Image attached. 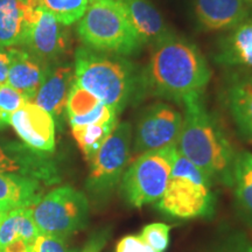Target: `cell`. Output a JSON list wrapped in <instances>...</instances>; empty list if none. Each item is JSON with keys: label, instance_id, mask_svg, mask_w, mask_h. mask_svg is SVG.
Returning a JSON list of instances; mask_svg holds the SVG:
<instances>
[{"label": "cell", "instance_id": "obj_11", "mask_svg": "<svg viewBox=\"0 0 252 252\" xmlns=\"http://www.w3.org/2000/svg\"><path fill=\"white\" fill-rule=\"evenodd\" d=\"M9 125L30 149L43 153L54 152V118L34 102H26L23 108L12 113Z\"/></svg>", "mask_w": 252, "mask_h": 252}, {"label": "cell", "instance_id": "obj_34", "mask_svg": "<svg viewBox=\"0 0 252 252\" xmlns=\"http://www.w3.org/2000/svg\"><path fill=\"white\" fill-rule=\"evenodd\" d=\"M28 8L37 9L42 7V0H21Z\"/></svg>", "mask_w": 252, "mask_h": 252}, {"label": "cell", "instance_id": "obj_26", "mask_svg": "<svg viewBox=\"0 0 252 252\" xmlns=\"http://www.w3.org/2000/svg\"><path fill=\"white\" fill-rule=\"evenodd\" d=\"M207 252H252V241L244 232L232 230L220 235Z\"/></svg>", "mask_w": 252, "mask_h": 252}, {"label": "cell", "instance_id": "obj_8", "mask_svg": "<svg viewBox=\"0 0 252 252\" xmlns=\"http://www.w3.org/2000/svg\"><path fill=\"white\" fill-rule=\"evenodd\" d=\"M132 137L130 123H119L91 160L86 188L94 202H108L119 187L131 157Z\"/></svg>", "mask_w": 252, "mask_h": 252}, {"label": "cell", "instance_id": "obj_38", "mask_svg": "<svg viewBox=\"0 0 252 252\" xmlns=\"http://www.w3.org/2000/svg\"><path fill=\"white\" fill-rule=\"evenodd\" d=\"M90 1H96V0H90Z\"/></svg>", "mask_w": 252, "mask_h": 252}, {"label": "cell", "instance_id": "obj_14", "mask_svg": "<svg viewBox=\"0 0 252 252\" xmlns=\"http://www.w3.org/2000/svg\"><path fill=\"white\" fill-rule=\"evenodd\" d=\"M195 14L207 31H225L247 20L244 0H195Z\"/></svg>", "mask_w": 252, "mask_h": 252}, {"label": "cell", "instance_id": "obj_18", "mask_svg": "<svg viewBox=\"0 0 252 252\" xmlns=\"http://www.w3.org/2000/svg\"><path fill=\"white\" fill-rule=\"evenodd\" d=\"M216 61L224 67L252 70V19L232 28L220 41Z\"/></svg>", "mask_w": 252, "mask_h": 252}, {"label": "cell", "instance_id": "obj_20", "mask_svg": "<svg viewBox=\"0 0 252 252\" xmlns=\"http://www.w3.org/2000/svg\"><path fill=\"white\" fill-rule=\"evenodd\" d=\"M141 42L157 43L169 34L165 21L149 0H121Z\"/></svg>", "mask_w": 252, "mask_h": 252}, {"label": "cell", "instance_id": "obj_28", "mask_svg": "<svg viewBox=\"0 0 252 252\" xmlns=\"http://www.w3.org/2000/svg\"><path fill=\"white\" fill-rule=\"evenodd\" d=\"M27 100L23 94L7 83L0 86V112L1 113L11 116L12 113L23 108Z\"/></svg>", "mask_w": 252, "mask_h": 252}, {"label": "cell", "instance_id": "obj_5", "mask_svg": "<svg viewBox=\"0 0 252 252\" xmlns=\"http://www.w3.org/2000/svg\"><path fill=\"white\" fill-rule=\"evenodd\" d=\"M212 186L207 176L178 151L168 184L158 200V209L180 220L212 216L215 208Z\"/></svg>", "mask_w": 252, "mask_h": 252}, {"label": "cell", "instance_id": "obj_21", "mask_svg": "<svg viewBox=\"0 0 252 252\" xmlns=\"http://www.w3.org/2000/svg\"><path fill=\"white\" fill-rule=\"evenodd\" d=\"M235 208L245 225L252 230V153H237L234 165Z\"/></svg>", "mask_w": 252, "mask_h": 252}, {"label": "cell", "instance_id": "obj_10", "mask_svg": "<svg viewBox=\"0 0 252 252\" xmlns=\"http://www.w3.org/2000/svg\"><path fill=\"white\" fill-rule=\"evenodd\" d=\"M49 153L37 152L24 143L0 141V174L35 179L45 186L60 181L59 172Z\"/></svg>", "mask_w": 252, "mask_h": 252}, {"label": "cell", "instance_id": "obj_1", "mask_svg": "<svg viewBox=\"0 0 252 252\" xmlns=\"http://www.w3.org/2000/svg\"><path fill=\"white\" fill-rule=\"evenodd\" d=\"M140 77L143 94L184 104L189 98L202 96L212 71L194 43L168 34L154 43Z\"/></svg>", "mask_w": 252, "mask_h": 252}, {"label": "cell", "instance_id": "obj_13", "mask_svg": "<svg viewBox=\"0 0 252 252\" xmlns=\"http://www.w3.org/2000/svg\"><path fill=\"white\" fill-rule=\"evenodd\" d=\"M7 49L11 56L7 84L18 90L27 102H33L49 67L27 50L15 47Z\"/></svg>", "mask_w": 252, "mask_h": 252}, {"label": "cell", "instance_id": "obj_29", "mask_svg": "<svg viewBox=\"0 0 252 252\" xmlns=\"http://www.w3.org/2000/svg\"><path fill=\"white\" fill-rule=\"evenodd\" d=\"M34 252H78L65 243V238L40 234L34 243Z\"/></svg>", "mask_w": 252, "mask_h": 252}, {"label": "cell", "instance_id": "obj_4", "mask_svg": "<svg viewBox=\"0 0 252 252\" xmlns=\"http://www.w3.org/2000/svg\"><path fill=\"white\" fill-rule=\"evenodd\" d=\"M77 33L89 49L116 55L134 54L144 45L121 0H96L80 19Z\"/></svg>", "mask_w": 252, "mask_h": 252}, {"label": "cell", "instance_id": "obj_19", "mask_svg": "<svg viewBox=\"0 0 252 252\" xmlns=\"http://www.w3.org/2000/svg\"><path fill=\"white\" fill-rule=\"evenodd\" d=\"M42 182L25 176L0 174V212L32 208L43 196Z\"/></svg>", "mask_w": 252, "mask_h": 252}, {"label": "cell", "instance_id": "obj_32", "mask_svg": "<svg viewBox=\"0 0 252 252\" xmlns=\"http://www.w3.org/2000/svg\"><path fill=\"white\" fill-rule=\"evenodd\" d=\"M9 64H11V56L8 49L0 47V86L7 83Z\"/></svg>", "mask_w": 252, "mask_h": 252}, {"label": "cell", "instance_id": "obj_24", "mask_svg": "<svg viewBox=\"0 0 252 252\" xmlns=\"http://www.w3.org/2000/svg\"><path fill=\"white\" fill-rule=\"evenodd\" d=\"M89 0H42V7L60 24L68 26L83 17Z\"/></svg>", "mask_w": 252, "mask_h": 252}, {"label": "cell", "instance_id": "obj_27", "mask_svg": "<svg viewBox=\"0 0 252 252\" xmlns=\"http://www.w3.org/2000/svg\"><path fill=\"white\" fill-rule=\"evenodd\" d=\"M169 232L171 226L165 223H151L141 230L139 235L145 243H147L151 248L158 252H165L169 244Z\"/></svg>", "mask_w": 252, "mask_h": 252}, {"label": "cell", "instance_id": "obj_17", "mask_svg": "<svg viewBox=\"0 0 252 252\" xmlns=\"http://www.w3.org/2000/svg\"><path fill=\"white\" fill-rule=\"evenodd\" d=\"M40 8H28L21 0H0V47L23 46L28 27Z\"/></svg>", "mask_w": 252, "mask_h": 252}, {"label": "cell", "instance_id": "obj_23", "mask_svg": "<svg viewBox=\"0 0 252 252\" xmlns=\"http://www.w3.org/2000/svg\"><path fill=\"white\" fill-rule=\"evenodd\" d=\"M117 124V122H109L99 123V124L71 126L72 135L88 161L93 160V158L96 156L100 146L115 130Z\"/></svg>", "mask_w": 252, "mask_h": 252}, {"label": "cell", "instance_id": "obj_30", "mask_svg": "<svg viewBox=\"0 0 252 252\" xmlns=\"http://www.w3.org/2000/svg\"><path fill=\"white\" fill-rule=\"evenodd\" d=\"M116 252H158L145 243L140 236L128 235L118 242Z\"/></svg>", "mask_w": 252, "mask_h": 252}, {"label": "cell", "instance_id": "obj_37", "mask_svg": "<svg viewBox=\"0 0 252 252\" xmlns=\"http://www.w3.org/2000/svg\"><path fill=\"white\" fill-rule=\"evenodd\" d=\"M244 1H245V4H249L252 6V0H244Z\"/></svg>", "mask_w": 252, "mask_h": 252}, {"label": "cell", "instance_id": "obj_25", "mask_svg": "<svg viewBox=\"0 0 252 252\" xmlns=\"http://www.w3.org/2000/svg\"><path fill=\"white\" fill-rule=\"evenodd\" d=\"M100 103L102 102L94 94L89 93L76 81H74L69 90L65 111L68 113L69 119L82 117L96 109Z\"/></svg>", "mask_w": 252, "mask_h": 252}, {"label": "cell", "instance_id": "obj_35", "mask_svg": "<svg viewBox=\"0 0 252 252\" xmlns=\"http://www.w3.org/2000/svg\"><path fill=\"white\" fill-rule=\"evenodd\" d=\"M9 119H11V116L4 115V113L0 112V128L5 127L6 125L9 124Z\"/></svg>", "mask_w": 252, "mask_h": 252}, {"label": "cell", "instance_id": "obj_22", "mask_svg": "<svg viewBox=\"0 0 252 252\" xmlns=\"http://www.w3.org/2000/svg\"><path fill=\"white\" fill-rule=\"evenodd\" d=\"M41 234L33 219L32 208H18L8 212L0 222V248L15 238H23L34 245Z\"/></svg>", "mask_w": 252, "mask_h": 252}, {"label": "cell", "instance_id": "obj_12", "mask_svg": "<svg viewBox=\"0 0 252 252\" xmlns=\"http://www.w3.org/2000/svg\"><path fill=\"white\" fill-rule=\"evenodd\" d=\"M23 46L28 48L31 54L48 64L67 49L68 36L65 26L41 7L28 27Z\"/></svg>", "mask_w": 252, "mask_h": 252}, {"label": "cell", "instance_id": "obj_3", "mask_svg": "<svg viewBox=\"0 0 252 252\" xmlns=\"http://www.w3.org/2000/svg\"><path fill=\"white\" fill-rule=\"evenodd\" d=\"M74 74L81 87L118 115L143 94L140 75L132 62L122 55L78 48Z\"/></svg>", "mask_w": 252, "mask_h": 252}, {"label": "cell", "instance_id": "obj_6", "mask_svg": "<svg viewBox=\"0 0 252 252\" xmlns=\"http://www.w3.org/2000/svg\"><path fill=\"white\" fill-rule=\"evenodd\" d=\"M176 156L178 147L174 144L135 158L126 168L119 184L126 202L135 208L157 202L168 184Z\"/></svg>", "mask_w": 252, "mask_h": 252}, {"label": "cell", "instance_id": "obj_7", "mask_svg": "<svg viewBox=\"0 0 252 252\" xmlns=\"http://www.w3.org/2000/svg\"><path fill=\"white\" fill-rule=\"evenodd\" d=\"M32 214L41 234L68 238L87 226L89 201L71 186H62L43 195Z\"/></svg>", "mask_w": 252, "mask_h": 252}, {"label": "cell", "instance_id": "obj_33", "mask_svg": "<svg viewBox=\"0 0 252 252\" xmlns=\"http://www.w3.org/2000/svg\"><path fill=\"white\" fill-rule=\"evenodd\" d=\"M106 236H108L106 232H102V234L96 235L82 252H100L106 242Z\"/></svg>", "mask_w": 252, "mask_h": 252}, {"label": "cell", "instance_id": "obj_15", "mask_svg": "<svg viewBox=\"0 0 252 252\" xmlns=\"http://www.w3.org/2000/svg\"><path fill=\"white\" fill-rule=\"evenodd\" d=\"M74 81L75 74L70 65L49 68L33 102L49 112L54 121L60 119L65 111L69 90Z\"/></svg>", "mask_w": 252, "mask_h": 252}, {"label": "cell", "instance_id": "obj_2", "mask_svg": "<svg viewBox=\"0 0 252 252\" xmlns=\"http://www.w3.org/2000/svg\"><path fill=\"white\" fill-rule=\"evenodd\" d=\"M185 115L176 147L207 176L212 185L232 187L237 153L202 96L185 100Z\"/></svg>", "mask_w": 252, "mask_h": 252}, {"label": "cell", "instance_id": "obj_36", "mask_svg": "<svg viewBox=\"0 0 252 252\" xmlns=\"http://www.w3.org/2000/svg\"><path fill=\"white\" fill-rule=\"evenodd\" d=\"M6 215V214H2L1 212H0V222H1L2 219H4V216Z\"/></svg>", "mask_w": 252, "mask_h": 252}, {"label": "cell", "instance_id": "obj_9", "mask_svg": "<svg viewBox=\"0 0 252 252\" xmlns=\"http://www.w3.org/2000/svg\"><path fill=\"white\" fill-rule=\"evenodd\" d=\"M184 116L171 104L158 102L144 110L134 132L135 156L178 143Z\"/></svg>", "mask_w": 252, "mask_h": 252}, {"label": "cell", "instance_id": "obj_31", "mask_svg": "<svg viewBox=\"0 0 252 252\" xmlns=\"http://www.w3.org/2000/svg\"><path fill=\"white\" fill-rule=\"evenodd\" d=\"M0 252H34V245L28 244L23 238H15L0 248Z\"/></svg>", "mask_w": 252, "mask_h": 252}, {"label": "cell", "instance_id": "obj_16", "mask_svg": "<svg viewBox=\"0 0 252 252\" xmlns=\"http://www.w3.org/2000/svg\"><path fill=\"white\" fill-rule=\"evenodd\" d=\"M224 104L238 133L252 143V75L230 82L224 91Z\"/></svg>", "mask_w": 252, "mask_h": 252}]
</instances>
